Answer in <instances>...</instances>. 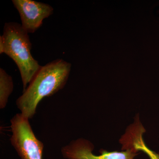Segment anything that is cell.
Here are the masks:
<instances>
[{"mask_svg":"<svg viewBox=\"0 0 159 159\" xmlns=\"http://www.w3.org/2000/svg\"><path fill=\"white\" fill-rule=\"evenodd\" d=\"M19 13L22 27L29 33H34L42 25L43 21L54 12L48 4L32 0H12Z\"/></svg>","mask_w":159,"mask_h":159,"instance_id":"cell-5","label":"cell"},{"mask_svg":"<svg viewBox=\"0 0 159 159\" xmlns=\"http://www.w3.org/2000/svg\"><path fill=\"white\" fill-rule=\"evenodd\" d=\"M13 89L12 77L4 69H0V108L6 107Z\"/></svg>","mask_w":159,"mask_h":159,"instance_id":"cell-7","label":"cell"},{"mask_svg":"<svg viewBox=\"0 0 159 159\" xmlns=\"http://www.w3.org/2000/svg\"><path fill=\"white\" fill-rule=\"evenodd\" d=\"M71 65L57 59L42 66L23 94L16 101L18 108L25 118L31 119L39 102L63 88L70 75Z\"/></svg>","mask_w":159,"mask_h":159,"instance_id":"cell-1","label":"cell"},{"mask_svg":"<svg viewBox=\"0 0 159 159\" xmlns=\"http://www.w3.org/2000/svg\"><path fill=\"white\" fill-rule=\"evenodd\" d=\"M11 145L21 159H43V144L37 139L29 119L20 113L11 120Z\"/></svg>","mask_w":159,"mask_h":159,"instance_id":"cell-3","label":"cell"},{"mask_svg":"<svg viewBox=\"0 0 159 159\" xmlns=\"http://www.w3.org/2000/svg\"><path fill=\"white\" fill-rule=\"evenodd\" d=\"M145 131L139 119H135L134 122L126 129L120 139V142L122 145L133 147L138 151L143 152L150 159H159V154L152 150L145 144L143 138Z\"/></svg>","mask_w":159,"mask_h":159,"instance_id":"cell-6","label":"cell"},{"mask_svg":"<svg viewBox=\"0 0 159 159\" xmlns=\"http://www.w3.org/2000/svg\"><path fill=\"white\" fill-rule=\"evenodd\" d=\"M94 146L88 140L79 139L72 141L61 148L63 157L66 159H134L139 151L132 147L121 152L100 150V154L93 153Z\"/></svg>","mask_w":159,"mask_h":159,"instance_id":"cell-4","label":"cell"},{"mask_svg":"<svg viewBox=\"0 0 159 159\" xmlns=\"http://www.w3.org/2000/svg\"><path fill=\"white\" fill-rule=\"evenodd\" d=\"M32 44L29 33L16 22L6 23L0 36V54H5L16 64L25 90L42 66L31 54Z\"/></svg>","mask_w":159,"mask_h":159,"instance_id":"cell-2","label":"cell"}]
</instances>
